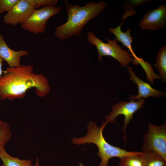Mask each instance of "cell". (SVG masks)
I'll return each mask as SVG.
<instances>
[{
	"mask_svg": "<svg viewBox=\"0 0 166 166\" xmlns=\"http://www.w3.org/2000/svg\"><path fill=\"white\" fill-rule=\"evenodd\" d=\"M0 77V99L10 101L22 99L28 90L34 88L37 96L43 97L51 88L44 75L35 73L31 65H21L16 68L7 67Z\"/></svg>",
	"mask_w": 166,
	"mask_h": 166,
	"instance_id": "obj_1",
	"label": "cell"
},
{
	"mask_svg": "<svg viewBox=\"0 0 166 166\" xmlns=\"http://www.w3.org/2000/svg\"><path fill=\"white\" fill-rule=\"evenodd\" d=\"M68 19L65 23L57 27L54 34L58 39L64 40L73 36H79L84 26L91 20L98 16L107 6L104 1L95 3L87 2L80 6L65 1Z\"/></svg>",
	"mask_w": 166,
	"mask_h": 166,
	"instance_id": "obj_2",
	"label": "cell"
},
{
	"mask_svg": "<svg viewBox=\"0 0 166 166\" xmlns=\"http://www.w3.org/2000/svg\"><path fill=\"white\" fill-rule=\"evenodd\" d=\"M104 121L101 126H97L95 122H89L87 125L88 132L86 135L80 138H72V143L78 145L91 143L95 144L98 148L97 155L101 159L98 166H108L109 160L112 158L120 159L139 152L127 151L113 146L107 142L103 134V130L107 124Z\"/></svg>",
	"mask_w": 166,
	"mask_h": 166,
	"instance_id": "obj_3",
	"label": "cell"
},
{
	"mask_svg": "<svg viewBox=\"0 0 166 166\" xmlns=\"http://www.w3.org/2000/svg\"><path fill=\"white\" fill-rule=\"evenodd\" d=\"M87 35L88 42L96 48L99 62H101L104 56L112 57L124 67H126L130 62H133L134 59L131 54L119 46L115 39L110 40L105 38V39L107 42L105 43L92 32H87Z\"/></svg>",
	"mask_w": 166,
	"mask_h": 166,
	"instance_id": "obj_4",
	"label": "cell"
},
{
	"mask_svg": "<svg viewBox=\"0 0 166 166\" xmlns=\"http://www.w3.org/2000/svg\"><path fill=\"white\" fill-rule=\"evenodd\" d=\"M148 129L144 134L142 152H153L166 161V123L156 125L148 123Z\"/></svg>",
	"mask_w": 166,
	"mask_h": 166,
	"instance_id": "obj_5",
	"label": "cell"
},
{
	"mask_svg": "<svg viewBox=\"0 0 166 166\" xmlns=\"http://www.w3.org/2000/svg\"><path fill=\"white\" fill-rule=\"evenodd\" d=\"M61 10V7L55 6H45L40 9H35L21 26L22 29L35 35L43 34L48 20L58 14Z\"/></svg>",
	"mask_w": 166,
	"mask_h": 166,
	"instance_id": "obj_6",
	"label": "cell"
},
{
	"mask_svg": "<svg viewBox=\"0 0 166 166\" xmlns=\"http://www.w3.org/2000/svg\"><path fill=\"white\" fill-rule=\"evenodd\" d=\"M145 99L142 98L139 100H130L119 102L112 106L111 111L109 115H106L105 121L107 124L109 122L116 124V119L118 116H124L123 124L121 128L123 133V138L126 140V128L131 121L133 118L134 114L140 109L143 108L145 103Z\"/></svg>",
	"mask_w": 166,
	"mask_h": 166,
	"instance_id": "obj_7",
	"label": "cell"
},
{
	"mask_svg": "<svg viewBox=\"0 0 166 166\" xmlns=\"http://www.w3.org/2000/svg\"><path fill=\"white\" fill-rule=\"evenodd\" d=\"M166 25V4L147 11L139 24L143 30L155 31L164 28Z\"/></svg>",
	"mask_w": 166,
	"mask_h": 166,
	"instance_id": "obj_8",
	"label": "cell"
},
{
	"mask_svg": "<svg viewBox=\"0 0 166 166\" xmlns=\"http://www.w3.org/2000/svg\"><path fill=\"white\" fill-rule=\"evenodd\" d=\"M27 0H19L14 6L6 13L3 22L14 26L22 24L29 18L35 10Z\"/></svg>",
	"mask_w": 166,
	"mask_h": 166,
	"instance_id": "obj_9",
	"label": "cell"
},
{
	"mask_svg": "<svg viewBox=\"0 0 166 166\" xmlns=\"http://www.w3.org/2000/svg\"><path fill=\"white\" fill-rule=\"evenodd\" d=\"M128 69L130 76V80L137 86L138 89V94L130 95L129 101L138 100L142 98L145 99L149 97H159L164 95V92L154 89L149 83L146 82L138 77L133 71L132 67L128 66Z\"/></svg>",
	"mask_w": 166,
	"mask_h": 166,
	"instance_id": "obj_10",
	"label": "cell"
},
{
	"mask_svg": "<svg viewBox=\"0 0 166 166\" xmlns=\"http://www.w3.org/2000/svg\"><path fill=\"white\" fill-rule=\"evenodd\" d=\"M29 52L25 50L15 51L7 45L2 35L0 34V57L5 60L10 68H16L20 66L21 57L27 56Z\"/></svg>",
	"mask_w": 166,
	"mask_h": 166,
	"instance_id": "obj_11",
	"label": "cell"
},
{
	"mask_svg": "<svg viewBox=\"0 0 166 166\" xmlns=\"http://www.w3.org/2000/svg\"><path fill=\"white\" fill-rule=\"evenodd\" d=\"M124 21L123 20L120 25L115 28L109 27V30L115 36V39L121 42L130 52V54L134 59L132 64L135 65L136 61L139 57L135 54L132 48L133 38L131 36V29L128 28L126 31L124 32H122L121 30V25Z\"/></svg>",
	"mask_w": 166,
	"mask_h": 166,
	"instance_id": "obj_12",
	"label": "cell"
},
{
	"mask_svg": "<svg viewBox=\"0 0 166 166\" xmlns=\"http://www.w3.org/2000/svg\"><path fill=\"white\" fill-rule=\"evenodd\" d=\"M0 159L3 162L1 166H33L29 159H20L8 154L5 149L0 152Z\"/></svg>",
	"mask_w": 166,
	"mask_h": 166,
	"instance_id": "obj_13",
	"label": "cell"
},
{
	"mask_svg": "<svg viewBox=\"0 0 166 166\" xmlns=\"http://www.w3.org/2000/svg\"><path fill=\"white\" fill-rule=\"evenodd\" d=\"M154 66L158 70L162 81H166V46H163L159 51Z\"/></svg>",
	"mask_w": 166,
	"mask_h": 166,
	"instance_id": "obj_14",
	"label": "cell"
},
{
	"mask_svg": "<svg viewBox=\"0 0 166 166\" xmlns=\"http://www.w3.org/2000/svg\"><path fill=\"white\" fill-rule=\"evenodd\" d=\"M143 155L145 166H166V161L156 152H143Z\"/></svg>",
	"mask_w": 166,
	"mask_h": 166,
	"instance_id": "obj_15",
	"label": "cell"
},
{
	"mask_svg": "<svg viewBox=\"0 0 166 166\" xmlns=\"http://www.w3.org/2000/svg\"><path fill=\"white\" fill-rule=\"evenodd\" d=\"M12 132L7 122L0 119V152L5 150V146L11 139Z\"/></svg>",
	"mask_w": 166,
	"mask_h": 166,
	"instance_id": "obj_16",
	"label": "cell"
},
{
	"mask_svg": "<svg viewBox=\"0 0 166 166\" xmlns=\"http://www.w3.org/2000/svg\"><path fill=\"white\" fill-rule=\"evenodd\" d=\"M143 152H139L136 154L124 156L120 158L126 166H145Z\"/></svg>",
	"mask_w": 166,
	"mask_h": 166,
	"instance_id": "obj_17",
	"label": "cell"
},
{
	"mask_svg": "<svg viewBox=\"0 0 166 166\" xmlns=\"http://www.w3.org/2000/svg\"><path fill=\"white\" fill-rule=\"evenodd\" d=\"M150 1L147 0H131L125 2L123 5V8L125 10V13L122 16V19L125 20L128 17L135 14L136 11L133 10L134 7L141 5L144 3Z\"/></svg>",
	"mask_w": 166,
	"mask_h": 166,
	"instance_id": "obj_18",
	"label": "cell"
},
{
	"mask_svg": "<svg viewBox=\"0 0 166 166\" xmlns=\"http://www.w3.org/2000/svg\"><path fill=\"white\" fill-rule=\"evenodd\" d=\"M136 63L137 65L140 64L146 73L147 79L152 84L153 83L154 79L160 78V76L154 72L152 65L148 62L144 61L141 57H139Z\"/></svg>",
	"mask_w": 166,
	"mask_h": 166,
	"instance_id": "obj_19",
	"label": "cell"
},
{
	"mask_svg": "<svg viewBox=\"0 0 166 166\" xmlns=\"http://www.w3.org/2000/svg\"><path fill=\"white\" fill-rule=\"evenodd\" d=\"M27 1L36 9L41 6H55L58 0H27Z\"/></svg>",
	"mask_w": 166,
	"mask_h": 166,
	"instance_id": "obj_20",
	"label": "cell"
},
{
	"mask_svg": "<svg viewBox=\"0 0 166 166\" xmlns=\"http://www.w3.org/2000/svg\"><path fill=\"white\" fill-rule=\"evenodd\" d=\"M19 0H0V14L10 10Z\"/></svg>",
	"mask_w": 166,
	"mask_h": 166,
	"instance_id": "obj_21",
	"label": "cell"
},
{
	"mask_svg": "<svg viewBox=\"0 0 166 166\" xmlns=\"http://www.w3.org/2000/svg\"><path fill=\"white\" fill-rule=\"evenodd\" d=\"M3 61L4 60L0 57V77L3 74V71L2 69V66Z\"/></svg>",
	"mask_w": 166,
	"mask_h": 166,
	"instance_id": "obj_22",
	"label": "cell"
},
{
	"mask_svg": "<svg viewBox=\"0 0 166 166\" xmlns=\"http://www.w3.org/2000/svg\"><path fill=\"white\" fill-rule=\"evenodd\" d=\"M34 166H39V162L38 158H37L36 160V162Z\"/></svg>",
	"mask_w": 166,
	"mask_h": 166,
	"instance_id": "obj_23",
	"label": "cell"
},
{
	"mask_svg": "<svg viewBox=\"0 0 166 166\" xmlns=\"http://www.w3.org/2000/svg\"><path fill=\"white\" fill-rule=\"evenodd\" d=\"M118 166H126L121 161H120L119 162Z\"/></svg>",
	"mask_w": 166,
	"mask_h": 166,
	"instance_id": "obj_24",
	"label": "cell"
}]
</instances>
